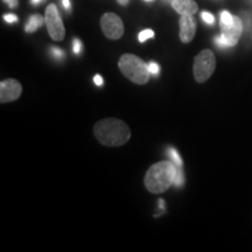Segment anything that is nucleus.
Instances as JSON below:
<instances>
[{
  "label": "nucleus",
  "instance_id": "f257e3e1",
  "mask_svg": "<svg viewBox=\"0 0 252 252\" xmlns=\"http://www.w3.org/2000/svg\"><path fill=\"white\" fill-rule=\"evenodd\" d=\"M94 132L97 140L105 146H122L131 138L130 127L117 118H106L96 123Z\"/></svg>",
  "mask_w": 252,
  "mask_h": 252
},
{
  "label": "nucleus",
  "instance_id": "f03ea898",
  "mask_svg": "<svg viewBox=\"0 0 252 252\" xmlns=\"http://www.w3.org/2000/svg\"><path fill=\"white\" fill-rule=\"evenodd\" d=\"M178 166L172 161H160L150 167L145 175V186L153 194H160L174 185Z\"/></svg>",
  "mask_w": 252,
  "mask_h": 252
},
{
  "label": "nucleus",
  "instance_id": "7ed1b4c3",
  "mask_svg": "<svg viewBox=\"0 0 252 252\" xmlns=\"http://www.w3.org/2000/svg\"><path fill=\"white\" fill-rule=\"evenodd\" d=\"M119 69L125 77L135 84H146L150 80L149 64L133 54H124L119 59Z\"/></svg>",
  "mask_w": 252,
  "mask_h": 252
},
{
  "label": "nucleus",
  "instance_id": "20e7f679",
  "mask_svg": "<svg viewBox=\"0 0 252 252\" xmlns=\"http://www.w3.org/2000/svg\"><path fill=\"white\" fill-rule=\"evenodd\" d=\"M216 67V59L210 49H204L194 60V77L198 83L206 82L214 74Z\"/></svg>",
  "mask_w": 252,
  "mask_h": 252
},
{
  "label": "nucleus",
  "instance_id": "39448f33",
  "mask_svg": "<svg viewBox=\"0 0 252 252\" xmlns=\"http://www.w3.org/2000/svg\"><path fill=\"white\" fill-rule=\"evenodd\" d=\"M220 35L215 37V43L220 48H228L237 45L239 37L243 33V23L238 17H235L234 23L230 25L220 24Z\"/></svg>",
  "mask_w": 252,
  "mask_h": 252
},
{
  "label": "nucleus",
  "instance_id": "423d86ee",
  "mask_svg": "<svg viewBox=\"0 0 252 252\" xmlns=\"http://www.w3.org/2000/svg\"><path fill=\"white\" fill-rule=\"evenodd\" d=\"M45 24L48 30L49 36L55 41H62L64 39L65 30L61 17H60L59 9L56 5L50 4L47 6L45 13Z\"/></svg>",
  "mask_w": 252,
  "mask_h": 252
},
{
  "label": "nucleus",
  "instance_id": "0eeeda50",
  "mask_svg": "<svg viewBox=\"0 0 252 252\" xmlns=\"http://www.w3.org/2000/svg\"><path fill=\"white\" fill-rule=\"evenodd\" d=\"M100 27L108 39L118 40L124 34V24L122 19L115 13H105L100 18Z\"/></svg>",
  "mask_w": 252,
  "mask_h": 252
},
{
  "label": "nucleus",
  "instance_id": "6e6552de",
  "mask_svg": "<svg viewBox=\"0 0 252 252\" xmlns=\"http://www.w3.org/2000/svg\"><path fill=\"white\" fill-rule=\"evenodd\" d=\"M23 94V87L17 80H5L0 83V102L9 103L17 100Z\"/></svg>",
  "mask_w": 252,
  "mask_h": 252
},
{
  "label": "nucleus",
  "instance_id": "1a4fd4ad",
  "mask_svg": "<svg viewBox=\"0 0 252 252\" xmlns=\"http://www.w3.org/2000/svg\"><path fill=\"white\" fill-rule=\"evenodd\" d=\"M179 26H180V40L184 43L191 42L194 39L195 33H196L197 24L193 14H185L181 15L180 21H179Z\"/></svg>",
  "mask_w": 252,
  "mask_h": 252
},
{
  "label": "nucleus",
  "instance_id": "9d476101",
  "mask_svg": "<svg viewBox=\"0 0 252 252\" xmlns=\"http://www.w3.org/2000/svg\"><path fill=\"white\" fill-rule=\"evenodd\" d=\"M172 7L180 15L195 14L198 11V6L194 0H173Z\"/></svg>",
  "mask_w": 252,
  "mask_h": 252
},
{
  "label": "nucleus",
  "instance_id": "9b49d317",
  "mask_svg": "<svg viewBox=\"0 0 252 252\" xmlns=\"http://www.w3.org/2000/svg\"><path fill=\"white\" fill-rule=\"evenodd\" d=\"M43 24H45V19L41 17L40 14H34L28 19V23L26 25V27H25V31H26L27 33H34V32L39 30Z\"/></svg>",
  "mask_w": 252,
  "mask_h": 252
},
{
  "label": "nucleus",
  "instance_id": "f8f14e48",
  "mask_svg": "<svg viewBox=\"0 0 252 252\" xmlns=\"http://www.w3.org/2000/svg\"><path fill=\"white\" fill-rule=\"evenodd\" d=\"M167 154H168V157L171 158L172 162H174L176 166L182 167V159H181L180 154L178 153V151H176L175 149H173V147H169V149L167 150Z\"/></svg>",
  "mask_w": 252,
  "mask_h": 252
},
{
  "label": "nucleus",
  "instance_id": "ddd939ff",
  "mask_svg": "<svg viewBox=\"0 0 252 252\" xmlns=\"http://www.w3.org/2000/svg\"><path fill=\"white\" fill-rule=\"evenodd\" d=\"M234 19H235V15L230 14L228 11H223L222 13H220V24L230 25V24L234 23Z\"/></svg>",
  "mask_w": 252,
  "mask_h": 252
},
{
  "label": "nucleus",
  "instance_id": "4468645a",
  "mask_svg": "<svg viewBox=\"0 0 252 252\" xmlns=\"http://www.w3.org/2000/svg\"><path fill=\"white\" fill-rule=\"evenodd\" d=\"M153 36H154V32L152 30H145L140 32L138 39H139L140 42H145V41L149 40L150 37H153Z\"/></svg>",
  "mask_w": 252,
  "mask_h": 252
},
{
  "label": "nucleus",
  "instance_id": "2eb2a0df",
  "mask_svg": "<svg viewBox=\"0 0 252 252\" xmlns=\"http://www.w3.org/2000/svg\"><path fill=\"white\" fill-rule=\"evenodd\" d=\"M50 54H52L53 58L56 60H62L64 58V53H63V50L58 48V47H52V48H50Z\"/></svg>",
  "mask_w": 252,
  "mask_h": 252
},
{
  "label": "nucleus",
  "instance_id": "dca6fc26",
  "mask_svg": "<svg viewBox=\"0 0 252 252\" xmlns=\"http://www.w3.org/2000/svg\"><path fill=\"white\" fill-rule=\"evenodd\" d=\"M174 185L176 187H181L184 185V175H182L181 172V167L178 166V172H176V178H175V182Z\"/></svg>",
  "mask_w": 252,
  "mask_h": 252
},
{
  "label": "nucleus",
  "instance_id": "f3484780",
  "mask_svg": "<svg viewBox=\"0 0 252 252\" xmlns=\"http://www.w3.org/2000/svg\"><path fill=\"white\" fill-rule=\"evenodd\" d=\"M201 17H202L204 23L208 24V25H213L214 21H215V18H214V15L212 13H209V12H202Z\"/></svg>",
  "mask_w": 252,
  "mask_h": 252
},
{
  "label": "nucleus",
  "instance_id": "a211bd4d",
  "mask_svg": "<svg viewBox=\"0 0 252 252\" xmlns=\"http://www.w3.org/2000/svg\"><path fill=\"white\" fill-rule=\"evenodd\" d=\"M149 70H150L151 74L154 75V76H157V75L159 74V71H160L159 64H158V63H156V62H150L149 63Z\"/></svg>",
  "mask_w": 252,
  "mask_h": 252
},
{
  "label": "nucleus",
  "instance_id": "6ab92c4d",
  "mask_svg": "<svg viewBox=\"0 0 252 252\" xmlns=\"http://www.w3.org/2000/svg\"><path fill=\"white\" fill-rule=\"evenodd\" d=\"M72 50H74L75 54H80L82 50V43L78 39H75L74 42H72Z\"/></svg>",
  "mask_w": 252,
  "mask_h": 252
},
{
  "label": "nucleus",
  "instance_id": "aec40b11",
  "mask_svg": "<svg viewBox=\"0 0 252 252\" xmlns=\"http://www.w3.org/2000/svg\"><path fill=\"white\" fill-rule=\"evenodd\" d=\"M4 19H5V21H7L8 24H13L18 21L17 15H14V14H6V15H4Z\"/></svg>",
  "mask_w": 252,
  "mask_h": 252
},
{
  "label": "nucleus",
  "instance_id": "412c9836",
  "mask_svg": "<svg viewBox=\"0 0 252 252\" xmlns=\"http://www.w3.org/2000/svg\"><path fill=\"white\" fill-rule=\"evenodd\" d=\"M94 84H96V86H98V87H100V86H103V77L100 76V75H96V76L94 77Z\"/></svg>",
  "mask_w": 252,
  "mask_h": 252
},
{
  "label": "nucleus",
  "instance_id": "4be33fe9",
  "mask_svg": "<svg viewBox=\"0 0 252 252\" xmlns=\"http://www.w3.org/2000/svg\"><path fill=\"white\" fill-rule=\"evenodd\" d=\"M4 1L8 5V7L11 8H14L18 6V0H4Z\"/></svg>",
  "mask_w": 252,
  "mask_h": 252
},
{
  "label": "nucleus",
  "instance_id": "5701e85b",
  "mask_svg": "<svg viewBox=\"0 0 252 252\" xmlns=\"http://www.w3.org/2000/svg\"><path fill=\"white\" fill-rule=\"evenodd\" d=\"M62 4L65 9H70V0H62Z\"/></svg>",
  "mask_w": 252,
  "mask_h": 252
},
{
  "label": "nucleus",
  "instance_id": "b1692460",
  "mask_svg": "<svg viewBox=\"0 0 252 252\" xmlns=\"http://www.w3.org/2000/svg\"><path fill=\"white\" fill-rule=\"evenodd\" d=\"M117 2H118L119 5H122V6H126V5H128L130 0H117Z\"/></svg>",
  "mask_w": 252,
  "mask_h": 252
},
{
  "label": "nucleus",
  "instance_id": "393cba45",
  "mask_svg": "<svg viewBox=\"0 0 252 252\" xmlns=\"http://www.w3.org/2000/svg\"><path fill=\"white\" fill-rule=\"evenodd\" d=\"M41 1H42V0H32V4H33V5H37V4H40Z\"/></svg>",
  "mask_w": 252,
  "mask_h": 252
},
{
  "label": "nucleus",
  "instance_id": "a878e982",
  "mask_svg": "<svg viewBox=\"0 0 252 252\" xmlns=\"http://www.w3.org/2000/svg\"><path fill=\"white\" fill-rule=\"evenodd\" d=\"M146 1H152V0H146Z\"/></svg>",
  "mask_w": 252,
  "mask_h": 252
}]
</instances>
